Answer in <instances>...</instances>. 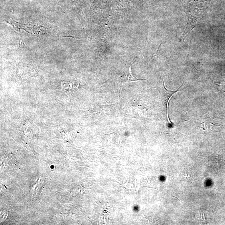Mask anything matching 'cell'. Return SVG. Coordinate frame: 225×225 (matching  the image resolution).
Here are the masks:
<instances>
[{
    "label": "cell",
    "mask_w": 225,
    "mask_h": 225,
    "mask_svg": "<svg viewBox=\"0 0 225 225\" xmlns=\"http://www.w3.org/2000/svg\"><path fill=\"white\" fill-rule=\"evenodd\" d=\"M187 25H186V28H185V30L183 34V35L185 33V31H186V29H187V26H188V22H189V18H188V16H187Z\"/></svg>",
    "instance_id": "obj_3"
},
{
    "label": "cell",
    "mask_w": 225,
    "mask_h": 225,
    "mask_svg": "<svg viewBox=\"0 0 225 225\" xmlns=\"http://www.w3.org/2000/svg\"><path fill=\"white\" fill-rule=\"evenodd\" d=\"M161 44H160L159 46V48H158V49H157V51H156V52H155V53H154V54H153L152 57L151 58V59H150L149 61V62H150V61H151V60L154 57V56H157L158 55V54H159V49L160 48V47H161Z\"/></svg>",
    "instance_id": "obj_2"
},
{
    "label": "cell",
    "mask_w": 225,
    "mask_h": 225,
    "mask_svg": "<svg viewBox=\"0 0 225 225\" xmlns=\"http://www.w3.org/2000/svg\"><path fill=\"white\" fill-rule=\"evenodd\" d=\"M131 65H130V66L129 68V76H128V78H127V80H125V82H124L125 83H129V82H137V81H139V80H146V79H139V78H136L133 75L132 72Z\"/></svg>",
    "instance_id": "obj_1"
}]
</instances>
